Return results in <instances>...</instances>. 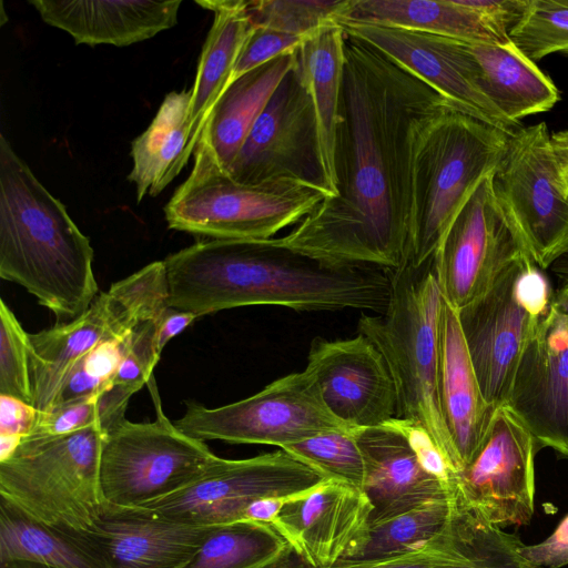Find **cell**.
<instances>
[{
  "label": "cell",
  "instance_id": "6da1fadb",
  "mask_svg": "<svg viewBox=\"0 0 568 568\" xmlns=\"http://www.w3.org/2000/svg\"><path fill=\"white\" fill-rule=\"evenodd\" d=\"M448 108L456 106L379 50L345 33L337 195L275 241L329 264L386 271L407 264L414 140L426 119Z\"/></svg>",
  "mask_w": 568,
  "mask_h": 568
},
{
  "label": "cell",
  "instance_id": "7a4b0ae2",
  "mask_svg": "<svg viewBox=\"0 0 568 568\" xmlns=\"http://www.w3.org/2000/svg\"><path fill=\"white\" fill-rule=\"evenodd\" d=\"M169 307L196 317L253 305L385 313L390 272L329 264L270 240L201 241L164 260Z\"/></svg>",
  "mask_w": 568,
  "mask_h": 568
},
{
  "label": "cell",
  "instance_id": "3957f363",
  "mask_svg": "<svg viewBox=\"0 0 568 568\" xmlns=\"http://www.w3.org/2000/svg\"><path fill=\"white\" fill-rule=\"evenodd\" d=\"M90 240L0 136V276L65 324L99 295Z\"/></svg>",
  "mask_w": 568,
  "mask_h": 568
},
{
  "label": "cell",
  "instance_id": "277c9868",
  "mask_svg": "<svg viewBox=\"0 0 568 568\" xmlns=\"http://www.w3.org/2000/svg\"><path fill=\"white\" fill-rule=\"evenodd\" d=\"M390 282L385 313H362L358 333L377 347L389 368L397 390V418L423 426L455 474L457 459L437 395L438 322L443 295L434 257L420 266L407 263L390 271Z\"/></svg>",
  "mask_w": 568,
  "mask_h": 568
},
{
  "label": "cell",
  "instance_id": "5b68a950",
  "mask_svg": "<svg viewBox=\"0 0 568 568\" xmlns=\"http://www.w3.org/2000/svg\"><path fill=\"white\" fill-rule=\"evenodd\" d=\"M508 136L456 108L422 123L412 154L408 264L434 257L459 210L494 172Z\"/></svg>",
  "mask_w": 568,
  "mask_h": 568
},
{
  "label": "cell",
  "instance_id": "8992f818",
  "mask_svg": "<svg viewBox=\"0 0 568 568\" xmlns=\"http://www.w3.org/2000/svg\"><path fill=\"white\" fill-rule=\"evenodd\" d=\"M329 195L295 181H235L201 139L187 179L164 207L170 229L217 240H270Z\"/></svg>",
  "mask_w": 568,
  "mask_h": 568
},
{
  "label": "cell",
  "instance_id": "52a82bcc",
  "mask_svg": "<svg viewBox=\"0 0 568 568\" xmlns=\"http://www.w3.org/2000/svg\"><path fill=\"white\" fill-rule=\"evenodd\" d=\"M105 433L94 424L63 435L22 437L0 460V497L41 523L90 531L105 505L100 485Z\"/></svg>",
  "mask_w": 568,
  "mask_h": 568
},
{
  "label": "cell",
  "instance_id": "ba28073f",
  "mask_svg": "<svg viewBox=\"0 0 568 568\" xmlns=\"http://www.w3.org/2000/svg\"><path fill=\"white\" fill-rule=\"evenodd\" d=\"M554 291L542 270L521 257L485 294L457 311L481 393L494 408L507 404L519 359Z\"/></svg>",
  "mask_w": 568,
  "mask_h": 568
},
{
  "label": "cell",
  "instance_id": "9c48e42d",
  "mask_svg": "<svg viewBox=\"0 0 568 568\" xmlns=\"http://www.w3.org/2000/svg\"><path fill=\"white\" fill-rule=\"evenodd\" d=\"M169 307L164 261L152 262L113 283L78 318L28 334L33 406L53 407L72 366L102 342L126 337Z\"/></svg>",
  "mask_w": 568,
  "mask_h": 568
},
{
  "label": "cell",
  "instance_id": "30bf717a",
  "mask_svg": "<svg viewBox=\"0 0 568 568\" xmlns=\"http://www.w3.org/2000/svg\"><path fill=\"white\" fill-rule=\"evenodd\" d=\"M156 410L153 422L125 417L106 429L100 460L104 501L136 507L170 495L204 474L217 459L164 414L153 376L146 384Z\"/></svg>",
  "mask_w": 568,
  "mask_h": 568
},
{
  "label": "cell",
  "instance_id": "8fae6325",
  "mask_svg": "<svg viewBox=\"0 0 568 568\" xmlns=\"http://www.w3.org/2000/svg\"><path fill=\"white\" fill-rule=\"evenodd\" d=\"M491 183L532 262L549 268L568 251V172L545 122L508 136Z\"/></svg>",
  "mask_w": 568,
  "mask_h": 568
},
{
  "label": "cell",
  "instance_id": "7c38bea8",
  "mask_svg": "<svg viewBox=\"0 0 568 568\" xmlns=\"http://www.w3.org/2000/svg\"><path fill=\"white\" fill-rule=\"evenodd\" d=\"M174 424L202 442L280 448L323 432L349 427L329 412L315 378L306 369L277 378L261 392L221 407L187 402L184 414Z\"/></svg>",
  "mask_w": 568,
  "mask_h": 568
},
{
  "label": "cell",
  "instance_id": "4fadbf2b",
  "mask_svg": "<svg viewBox=\"0 0 568 568\" xmlns=\"http://www.w3.org/2000/svg\"><path fill=\"white\" fill-rule=\"evenodd\" d=\"M227 173L237 182L295 181L326 192L312 98L295 63L253 124Z\"/></svg>",
  "mask_w": 568,
  "mask_h": 568
},
{
  "label": "cell",
  "instance_id": "5bb4252c",
  "mask_svg": "<svg viewBox=\"0 0 568 568\" xmlns=\"http://www.w3.org/2000/svg\"><path fill=\"white\" fill-rule=\"evenodd\" d=\"M324 480L283 449L245 459L219 457L186 486L140 507L183 521L220 525L244 519L245 510L255 500L287 499Z\"/></svg>",
  "mask_w": 568,
  "mask_h": 568
},
{
  "label": "cell",
  "instance_id": "9a60e30c",
  "mask_svg": "<svg viewBox=\"0 0 568 568\" xmlns=\"http://www.w3.org/2000/svg\"><path fill=\"white\" fill-rule=\"evenodd\" d=\"M535 438L507 405L495 409L470 464L452 474L450 497L501 529L527 525L535 509Z\"/></svg>",
  "mask_w": 568,
  "mask_h": 568
},
{
  "label": "cell",
  "instance_id": "2e32d148",
  "mask_svg": "<svg viewBox=\"0 0 568 568\" xmlns=\"http://www.w3.org/2000/svg\"><path fill=\"white\" fill-rule=\"evenodd\" d=\"M491 174L459 210L434 255L440 293L456 311L485 294L514 262L530 258L495 195Z\"/></svg>",
  "mask_w": 568,
  "mask_h": 568
},
{
  "label": "cell",
  "instance_id": "e0dca14e",
  "mask_svg": "<svg viewBox=\"0 0 568 568\" xmlns=\"http://www.w3.org/2000/svg\"><path fill=\"white\" fill-rule=\"evenodd\" d=\"M337 24L346 34L371 44L418 77L462 112L509 135L520 128L487 95L481 68L468 42L377 24Z\"/></svg>",
  "mask_w": 568,
  "mask_h": 568
},
{
  "label": "cell",
  "instance_id": "ac0fdd59",
  "mask_svg": "<svg viewBox=\"0 0 568 568\" xmlns=\"http://www.w3.org/2000/svg\"><path fill=\"white\" fill-rule=\"evenodd\" d=\"M537 448L568 457V282H560L517 366L506 404Z\"/></svg>",
  "mask_w": 568,
  "mask_h": 568
},
{
  "label": "cell",
  "instance_id": "d6986e66",
  "mask_svg": "<svg viewBox=\"0 0 568 568\" xmlns=\"http://www.w3.org/2000/svg\"><path fill=\"white\" fill-rule=\"evenodd\" d=\"M373 505L366 493L324 480L285 500L271 523L311 568L357 558L371 536Z\"/></svg>",
  "mask_w": 568,
  "mask_h": 568
},
{
  "label": "cell",
  "instance_id": "ffe728a7",
  "mask_svg": "<svg viewBox=\"0 0 568 568\" xmlns=\"http://www.w3.org/2000/svg\"><path fill=\"white\" fill-rule=\"evenodd\" d=\"M305 369L329 412L345 425L367 428L396 418L397 390L377 347L363 334L312 341Z\"/></svg>",
  "mask_w": 568,
  "mask_h": 568
},
{
  "label": "cell",
  "instance_id": "44dd1931",
  "mask_svg": "<svg viewBox=\"0 0 568 568\" xmlns=\"http://www.w3.org/2000/svg\"><path fill=\"white\" fill-rule=\"evenodd\" d=\"M214 526L105 503L90 532L111 568H184Z\"/></svg>",
  "mask_w": 568,
  "mask_h": 568
},
{
  "label": "cell",
  "instance_id": "7402d4cb",
  "mask_svg": "<svg viewBox=\"0 0 568 568\" xmlns=\"http://www.w3.org/2000/svg\"><path fill=\"white\" fill-rule=\"evenodd\" d=\"M450 500L446 524L424 544L389 557L342 560L332 568H538L521 555L517 535Z\"/></svg>",
  "mask_w": 568,
  "mask_h": 568
},
{
  "label": "cell",
  "instance_id": "603a6c76",
  "mask_svg": "<svg viewBox=\"0 0 568 568\" xmlns=\"http://www.w3.org/2000/svg\"><path fill=\"white\" fill-rule=\"evenodd\" d=\"M356 438L365 462L364 491L373 505L371 526L449 495L448 485L422 467L402 418L356 428Z\"/></svg>",
  "mask_w": 568,
  "mask_h": 568
},
{
  "label": "cell",
  "instance_id": "cb8c5ba5",
  "mask_svg": "<svg viewBox=\"0 0 568 568\" xmlns=\"http://www.w3.org/2000/svg\"><path fill=\"white\" fill-rule=\"evenodd\" d=\"M437 395L459 473L478 452L496 408L481 393L457 311L444 298L438 322Z\"/></svg>",
  "mask_w": 568,
  "mask_h": 568
},
{
  "label": "cell",
  "instance_id": "d4e9b609",
  "mask_svg": "<svg viewBox=\"0 0 568 568\" xmlns=\"http://www.w3.org/2000/svg\"><path fill=\"white\" fill-rule=\"evenodd\" d=\"M41 19L68 32L77 44L130 45L178 23L181 0H30Z\"/></svg>",
  "mask_w": 568,
  "mask_h": 568
},
{
  "label": "cell",
  "instance_id": "484cf974",
  "mask_svg": "<svg viewBox=\"0 0 568 568\" xmlns=\"http://www.w3.org/2000/svg\"><path fill=\"white\" fill-rule=\"evenodd\" d=\"M0 568H111L90 531L41 523L0 497Z\"/></svg>",
  "mask_w": 568,
  "mask_h": 568
},
{
  "label": "cell",
  "instance_id": "4316f807",
  "mask_svg": "<svg viewBox=\"0 0 568 568\" xmlns=\"http://www.w3.org/2000/svg\"><path fill=\"white\" fill-rule=\"evenodd\" d=\"M191 90L168 93L148 129L132 141L128 180L135 184L138 203L148 193H161L194 154L201 136L191 123Z\"/></svg>",
  "mask_w": 568,
  "mask_h": 568
},
{
  "label": "cell",
  "instance_id": "83f0119b",
  "mask_svg": "<svg viewBox=\"0 0 568 568\" xmlns=\"http://www.w3.org/2000/svg\"><path fill=\"white\" fill-rule=\"evenodd\" d=\"M338 22L377 24L426 32L469 43L504 44L476 11L459 0H346Z\"/></svg>",
  "mask_w": 568,
  "mask_h": 568
},
{
  "label": "cell",
  "instance_id": "f1b7e54d",
  "mask_svg": "<svg viewBox=\"0 0 568 568\" xmlns=\"http://www.w3.org/2000/svg\"><path fill=\"white\" fill-rule=\"evenodd\" d=\"M295 50L230 82L213 105L201 139L226 172L277 85L294 65Z\"/></svg>",
  "mask_w": 568,
  "mask_h": 568
},
{
  "label": "cell",
  "instance_id": "f546056e",
  "mask_svg": "<svg viewBox=\"0 0 568 568\" xmlns=\"http://www.w3.org/2000/svg\"><path fill=\"white\" fill-rule=\"evenodd\" d=\"M343 28L327 24L296 48V64L316 112L321 156L332 197L337 195L335 171L336 132L339 123L344 73Z\"/></svg>",
  "mask_w": 568,
  "mask_h": 568
},
{
  "label": "cell",
  "instance_id": "4dcf8cb0",
  "mask_svg": "<svg viewBox=\"0 0 568 568\" xmlns=\"http://www.w3.org/2000/svg\"><path fill=\"white\" fill-rule=\"evenodd\" d=\"M196 3L214 13L191 88V123L202 136L213 105L231 82L253 23L244 0H203Z\"/></svg>",
  "mask_w": 568,
  "mask_h": 568
},
{
  "label": "cell",
  "instance_id": "1f68e13d",
  "mask_svg": "<svg viewBox=\"0 0 568 568\" xmlns=\"http://www.w3.org/2000/svg\"><path fill=\"white\" fill-rule=\"evenodd\" d=\"M468 44L481 68L487 95L514 123L549 111L559 101V91L550 78L511 41Z\"/></svg>",
  "mask_w": 568,
  "mask_h": 568
},
{
  "label": "cell",
  "instance_id": "d6a6232c",
  "mask_svg": "<svg viewBox=\"0 0 568 568\" xmlns=\"http://www.w3.org/2000/svg\"><path fill=\"white\" fill-rule=\"evenodd\" d=\"M287 547L271 523L242 519L220 524L184 568H257Z\"/></svg>",
  "mask_w": 568,
  "mask_h": 568
},
{
  "label": "cell",
  "instance_id": "836d02e7",
  "mask_svg": "<svg viewBox=\"0 0 568 568\" xmlns=\"http://www.w3.org/2000/svg\"><path fill=\"white\" fill-rule=\"evenodd\" d=\"M450 496L429 499L397 516L371 526L367 545L357 558L375 559L410 550L432 538L446 524Z\"/></svg>",
  "mask_w": 568,
  "mask_h": 568
},
{
  "label": "cell",
  "instance_id": "e575fe53",
  "mask_svg": "<svg viewBox=\"0 0 568 568\" xmlns=\"http://www.w3.org/2000/svg\"><path fill=\"white\" fill-rule=\"evenodd\" d=\"M311 467L325 480H335L364 490L366 470L356 428L323 432L281 448Z\"/></svg>",
  "mask_w": 568,
  "mask_h": 568
},
{
  "label": "cell",
  "instance_id": "d590c367",
  "mask_svg": "<svg viewBox=\"0 0 568 568\" xmlns=\"http://www.w3.org/2000/svg\"><path fill=\"white\" fill-rule=\"evenodd\" d=\"M509 40L534 62L552 53L568 54V0H529Z\"/></svg>",
  "mask_w": 568,
  "mask_h": 568
},
{
  "label": "cell",
  "instance_id": "8d00e7d4",
  "mask_svg": "<svg viewBox=\"0 0 568 568\" xmlns=\"http://www.w3.org/2000/svg\"><path fill=\"white\" fill-rule=\"evenodd\" d=\"M346 0H252L246 1L253 26L306 38L335 23Z\"/></svg>",
  "mask_w": 568,
  "mask_h": 568
},
{
  "label": "cell",
  "instance_id": "74e56055",
  "mask_svg": "<svg viewBox=\"0 0 568 568\" xmlns=\"http://www.w3.org/2000/svg\"><path fill=\"white\" fill-rule=\"evenodd\" d=\"M28 334L1 298L0 395L16 397L33 406Z\"/></svg>",
  "mask_w": 568,
  "mask_h": 568
},
{
  "label": "cell",
  "instance_id": "f35d334b",
  "mask_svg": "<svg viewBox=\"0 0 568 568\" xmlns=\"http://www.w3.org/2000/svg\"><path fill=\"white\" fill-rule=\"evenodd\" d=\"M161 316L141 322L128 337L125 355L105 389L123 404L128 405L129 398L153 376L161 356L155 342Z\"/></svg>",
  "mask_w": 568,
  "mask_h": 568
},
{
  "label": "cell",
  "instance_id": "ab89813d",
  "mask_svg": "<svg viewBox=\"0 0 568 568\" xmlns=\"http://www.w3.org/2000/svg\"><path fill=\"white\" fill-rule=\"evenodd\" d=\"M304 39L303 37L253 26L236 60L231 82L280 55L294 51Z\"/></svg>",
  "mask_w": 568,
  "mask_h": 568
},
{
  "label": "cell",
  "instance_id": "60d3db41",
  "mask_svg": "<svg viewBox=\"0 0 568 568\" xmlns=\"http://www.w3.org/2000/svg\"><path fill=\"white\" fill-rule=\"evenodd\" d=\"M94 424L103 426L99 395L65 406L57 407L45 414L39 413L37 423L29 435H63Z\"/></svg>",
  "mask_w": 568,
  "mask_h": 568
},
{
  "label": "cell",
  "instance_id": "b9f144b4",
  "mask_svg": "<svg viewBox=\"0 0 568 568\" xmlns=\"http://www.w3.org/2000/svg\"><path fill=\"white\" fill-rule=\"evenodd\" d=\"M462 4L479 13L504 40L525 14L529 0H459Z\"/></svg>",
  "mask_w": 568,
  "mask_h": 568
},
{
  "label": "cell",
  "instance_id": "7bdbcfd3",
  "mask_svg": "<svg viewBox=\"0 0 568 568\" xmlns=\"http://www.w3.org/2000/svg\"><path fill=\"white\" fill-rule=\"evenodd\" d=\"M129 335L102 342L79 359L87 374L100 383L104 390L125 355Z\"/></svg>",
  "mask_w": 568,
  "mask_h": 568
},
{
  "label": "cell",
  "instance_id": "ee69618b",
  "mask_svg": "<svg viewBox=\"0 0 568 568\" xmlns=\"http://www.w3.org/2000/svg\"><path fill=\"white\" fill-rule=\"evenodd\" d=\"M521 555L538 568H561L568 565V516L545 540L524 545Z\"/></svg>",
  "mask_w": 568,
  "mask_h": 568
},
{
  "label": "cell",
  "instance_id": "f6af8a7d",
  "mask_svg": "<svg viewBox=\"0 0 568 568\" xmlns=\"http://www.w3.org/2000/svg\"><path fill=\"white\" fill-rule=\"evenodd\" d=\"M34 406L12 396L0 395V434L29 435L38 419Z\"/></svg>",
  "mask_w": 568,
  "mask_h": 568
},
{
  "label": "cell",
  "instance_id": "bcb514c9",
  "mask_svg": "<svg viewBox=\"0 0 568 568\" xmlns=\"http://www.w3.org/2000/svg\"><path fill=\"white\" fill-rule=\"evenodd\" d=\"M196 316L168 307L162 314L156 329V349L161 354L168 342L187 327Z\"/></svg>",
  "mask_w": 568,
  "mask_h": 568
},
{
  "label": "cell",
  "instance_id": "7dc6e473",
  "mask_svg": "<svg viewBox=\"0 0 568 568\" xmlns=\"http://www.w3.org/2000/svg\"><path fill=\"white\" fill-rule=\"evenodd\" d=\"M285 500L284 498H264L255 500L245 510L244 519L272 523Z\"/></svg>",
  "mask_w": 568,
  "mask_h": 568
},
{
  "label": "cell",
  "instance_id": "c3c4849f",
  "mask_svg": "<svg viewBox=\"0 0 568 568\" xmlns=\"http://www.w3.org/2000/svg\"><path fill=\"white\" fill-rule=\"evenodd\" d=\"M257 568H311L300 555L288 547L276 559Z\"/></svg>",
  "mask_w": 568,
  "mask_h": 568
},
{
  "label": "cell",
  "instance_id": "681fc988",
  "mask_svg": "<svg viewBox=\"0 0 568 568\" xmlns=\"http://www.w3.org/2000/svg\"><path fill=\"white\" fill-rule=\"evenodd\" d=\"M551 142L558 159L568 169V129L551 134Z\"/></svg>",
  "mask_w": 568,
  "mask_h": 568
},
{
  "label": "cell",
  "instance_id": "f907efd6",
  "mask_svg": "<svg viewBox=\"0 0 568 568\" xmlns=\"http://www.w3.org/2000/svg\"><path fill=\"white\" fill-rule=\"evenodd\" d=\"M22 436L0 434V460L10 457L21 443Z\"/></svg>",
  "mask_w": 568,
  "mask_h": 568
},
{
  "label": "cell",
  "instance_id": "816d5d0a",
  "mask_svg": "<svg viewBox=\"0 0 568 568\" xmlns=\"http://www.w3.org/2000/svg\"><path fill=\"white\" fill-rule=\"evenodd\" d=\"M549 268L558 283L568 282V251L557 258Z\"/></svg>",
  "mask_w": 568,
  "mask_h": 568
},
{
  "label": "cell",
  "instance_id": "f5cc1de1",
  "mask_svg": "<svg viewBox=\"0 0 568 568\" xmlns=\"http://www.w3.org/2000/svg\"><path fill=\"white\" fill-rule=\"evenodd\" d=\"M566 170H567V172H568V169H566Z\"/></svg>",
  "mask_w": 568,
  "mask_h": 568
}]
</instances>
